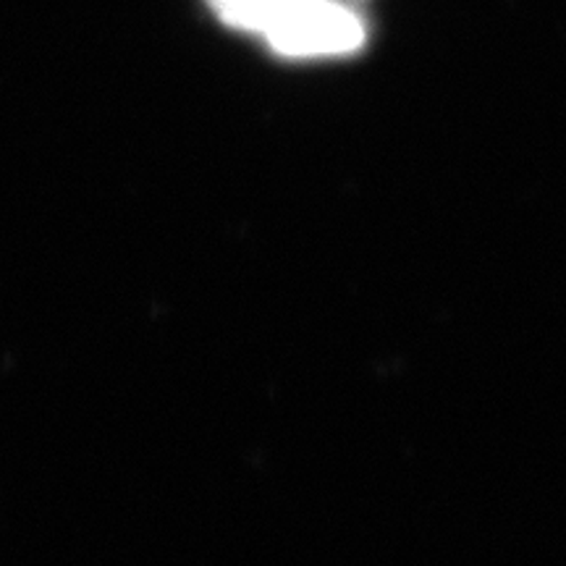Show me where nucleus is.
I'll return each instance as SVG.
<instances>
[{
    "instance_id": "nucleus-1",
    "label": "nucleus",
    "mask_w": 566,
    "mask_h": 566,
    "mask_svg": "<svg viewBox=\"0 0 566 566\" xmlns=\"http://www.w3.org/2000/svg\"><path fill=\"white\" fill-rule=\"evenodd\" d=\"M283 55H342L363 48L365 27L354 11L331 0H294L265 32Z\"/></svg>"
},
{
    "instance_id": "nucleus-2",
    "label": "nucleus",
    "mask_w": 566,
    "mask_h": 566,
    "mask_svg": "<svg viewBox=\"0 0 566 566\" xmlns=\"http://www.w3.org/2000/svg\"><path fill=\"white\" fill-rule=\"evenodd\" d=\"M212 9L218 11L226 24L239 27V30H258V32H268L271 30L273 21H279V17L294 0H208Z\"/></svg>"
}]
</instances>
